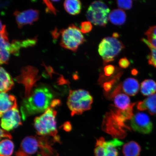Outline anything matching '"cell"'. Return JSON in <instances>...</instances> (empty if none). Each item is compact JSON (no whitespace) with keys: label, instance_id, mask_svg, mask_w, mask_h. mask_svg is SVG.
Returning a JSON list of instances; mask_svg holds the SVG:
<instances>
[{"label":"cell","instance_id":"cell-1","mask_svg":"<svg viewBox=\"0 0 156 156\" xmlns=\"http://www.w3.org/2000/svg\"><path fill=\"white\" fill-rule=\"evenodd\" d=\"M53 95L47 87L41 86L33 90L30 96L23 99L20 111L23 120L29 116L44 112L51 105Z\"/></svg>","mask_w":156,"mask_h":156},{"label":"cell","instance_id":"cell-2","mask_svg":"<svg viewBox=\"0 0 156 156\" xmlns=\"http://www.w3.org/2000/svg\"><path fill=\"white\" fill-rule=\"evenodd\" d=\"M53 107L50 106L41 115L35 119L34 127L38 135L51 136L54 137L55 141L60 142L56 129V116L57 112Z\"/></svg>","mask_w":156,"mask_h":156},{"label":"cell","instance_id":"cell-3","mask_svg":"<svg viewBox=\"0 0 156 156\" xmlns=\"http://www.w3.org/2000/svg\"><path fill=\"white\" fill-rule=\"evenodd\" d=\"M93 102V97L88 91L79 89L70 91L67 104L73 116L90 110Z\"/></svg>","mask_w":156,"mask_h":156},{"label":"cell","instance_id":"cell-4","mask_svg":"<svg viewBox=\"0 0 156 156\" xmlns=\"http://www.w3.org/2000/svg\"><path fill=\"white\" fill-rule=\"evenodd\" d=\"M122 43L116 38L107 37L101 41L98 46V52L104 65L114 61L115 58L124 48Z\"/></svg>","mask_w":156,"mask_h":156},{"label":"cell","instance_id":"cell-5","mask_svg":"<svg viewBox=\"0 0 156 156\" xmlns=\"http://www.w3.org/2000/svg\"><path fill=\"white\" fill-rule=\"evenodd\" d=\"M60 33L61 34L60 46L73 52L76 51L79 46L85 41L80 29L73 24L61 30Z\"/></svg>","mask_w":156,"mask_h":156},{"label":"cell","instance_id":"cell-6","mask_svg":"<svg viewBox=\"0 0 156 156\" xmlns=\"http://www.w3.org/2000/svg\"><path fill=\"white\" fill-rule=\"evenodd\" d=\"M110 9L105 3L100 1L94 2L88 9L87 19L93 24L101 27L106 26L109 19Z\"/></svg>","mask_w":156,"mask_h":156},{"label":"cell","instance_id":"cell-7","mask_svg":"<svg viewBox=\"0 0 156 156\" xmlns=\"http://www.w3.org/2000/svg\"><path fill=\"white\" fill-rule=\"evenodd\" d=\"M20 75L15 78L16 81L22 83L25 87V97L30 96L37 81L40 79V76L38 75V69L31 66H27L22 68Z\"/></svg>","mask_w":156,"mask_h":156},{"label":"cell","instance_id":"cell-8","mask_svg":"<svg viewBox=\"0 0 156 156\" xmlns=\"http://www.w3.org/2000/svg\"><path fill=\"white\" fill-rule=\"evenodd\" d=\"M123 142L117 138L106 141L103 137L97 140L94 149L95 156H118L117 147H120Z\"/></svg>","mask_w":156,"mask_h":156},{"label":"cell","instance_id":"cell-9","mask_svg":"<svg viewBox=\"0 0 156 156\" xmlns=\"http://www.w3.org/2000/svg\"><path fill=\"white\" fill-rule=\"evenodd\" d=\"M130 126L134 131L143 134H148L152 131L153 125L149 116L145 113L138 112L130 120Z\"/></svg>","mask_w":156,"mask_h":156},{"label":"cell","instance_id":"cell-10","mask_svg":"<svg viewBox=\"0 0 156 156\" xmlns=\"http://www.w3.org/2000/svg\"><path fill=\"white\" fill-rule=\"evenodd\" d=\"M1 117L2 128L6 131H10L22 125L17 107L7 111Z\"/></svg>","mask_w":156,"mask_h":156},{"label":"cell","instance_id":"cell-11","mask_svg":"<svg viewBox=\"0 0 156 156\" xmlns=\"http://www.w3.org/2000/svg\"><path fill=\"white\" fill-rule=\"evenodd\" d=\"M16 21L19 28L26 25H32L38 20L39 11L37 9H29L23 11H15L14 13Z\"/></svg>","mask_w":156,"mask_h":156},{"label":"cell","instance_id":"cell-12","mask_svg":"<svg viewBox=\"0 0 156 156\" xmlns=\"http://www.w3.org/2000/svg\"><path fill=\"white\" fill-rule=\"evenodd\" d=\"M39 149L42 156H58L57 152L51 147L54 141H49L47 136H38Z\"/></svg>","mask_w":156,"mask_h":156},{"label":"cell","instance_id":"cell-13","mask_svg":"<svg viewBox=\"0 0 156 156\" xmlns=\"http://www.w3.org/2000/svg\"><path fill=\"white\" fill-rule=\"evenodd\" d=\"M21 151L29 155L34 154L38 151L39 143L38 136H28L21 142Z\"/></svg>","mask_w":156,"mask_h":156},{"label":"cell","instance_id":"cell-14","mask_svg":"<svg viewBox=\"0 0 156 156\" xmlns=\"http://www.w3.org/2000/svg\"><path fill=\"white\" fill-rule=\"evenodd\" d=\"M17 107L16 98L13 95L6 93L0 94V116L7 111L15 107Z\"/></svg>","mask_w":156,"mask_h":156},{"label":"cell","instance_id":"cell-15","mask_svg":"<svg viewBox=\"0 0 156 156\" xmlns=\"http://www.w3.org/2000/svg\"><path fill=\"white\" fill-rule=\"evenodd\" d=\"M136 107L140 111L147 110L151 115H156V94L138 102Z\"/></svg>","mask_w":156,"mask_h":156},{"label":"cell","instance_id":"cell-16","mask_svg":"<svg viewBox=\"0 0 156 156\" xmlns=\"http://www.w3.org/2000/svg\"><path fill=\"white\" fill-rule=\"evenodd\" d=\"M0 81L1 92L6 93L11 90L14 85L11 76L2 67L0 68Z\"/></svg>","mask_w":156,"mask_h":156},{"label":"cell","instance_id":"cell-17","mask_svg":"<svg viewBox=\"0 0 156 156\" xmlns=\"http://www.w3.org/2000/svg\"><path fill=\"white\" fill-rule=\"evenodd\" d=\"M122 88L124 92L127 95L134 96L139 90V83L137 80L134 78H127L123 83Z\"/></svg>","mask_w":156,"mask_h":156},{"label":"cell","instance_id":"cell-18","mask_svg":"<svg viewBox=\"0 0 156 156\" xmlns=\"http://www.w3.org/2000/svg\"><path fill=\"white\" fill-rule=\"evenodd\" d=\"M126 14L122 9H116L111 12L109 16V20L113 24L121 25L126 20Z\"/></svg>","mask_w":156,"mask_h":156},{"label":"cell","instance_id":"cell-19","mask_svg":"<svg viewBox=\"0 0 156 156\" xmlns=\"http://www.w3.org/2000/svg\"><path fill=\"white\" fill-rule=\"evenodd\" d=\"M141 151V147L134 141L128 142L122 148V153L124 156H139Z\"/></svg>","mask_w":156,"mask_h":156},{"label":"cell","instance_id":"cell-20","mask_svg":"<svg viewBox=\"0 0 156 156\" xmlns=\"http://www.w3.org/2000/svg\"><path fill=\"white\" fill-rule=\"evenodd\" d=\"M140 90L144 96H151L156 92V83L153 80H145L141 83Z\"/></svg>","mask_w":156,"mask_h":156},{"label":"cell","instance_id":"cell-21","mask_svg":"<svg viewBox=\"0 0 156 156\" xmlns=\"http://www.w3.org/2000/svg\"><path fill=\"white\" fill-rule=\"evenodd\" d=\"M64 9L71 15H76L80 12L81 3L78 0H67L64 3Z\"/></svg>","mask_w":156,"mask_h":156},{"label":"cell","instance_id":"cell-22","mask_svg":"<svg viewBox=\"0 0 156 156\" xmlns=\"http://www.w3.org/2000/svg\"><path fill=\"white\" fill-rule=\"evenodd\" d=\"M114 103L116 107L122 110H126L132 104L129 97L123 93L119 94L115 96Z\"/></svg>","mask_w":156,"mask_h":156},{"label":"cell","instance_id":"cell-23","mask_svg":"<svg viewBox=\"0 0 156 156\" xmlns=\"http://www.w3.org/2000/svg\"><path fill=\"white\" fill-rule=\"evenodd\" d=\"M14 148V144L11 140H3L0 143V155L1 156H11L12 154Z\"/></svg>","mask_w":156,"mask_h":156},{"label":"cell","instance_id":"cell-24","mask_svg":"<svg viewBox=\"0 0 156 156\" xmlns=\"http://www.w3.org/2000/svg\"><path fill=\"white\" fill-rule=\"evenodd\" d=\"M119 69L118 67L112 65H107L103 68L104 75H101L99 78V81L101 82H102L104 80L109 79L110 78L113 77V75L117 71H119Z\"/></svg>","mask_w":156,"mask_h":156},{"label":"cell","instance_id":"cell-25","mask_svg":"<svg viewBox=\"0 0 156 156\" xmlns=\"http://www.w3.org/2000/svg\"><path fill=\"white\" fill-rule=\"evenodd\" d=\"M142 41L147 45L151 50V53L148 56V63L156 68V48L152 46L146 39L142 38Z\"/></svg>","mask_w":156,"mask_h":156},{"label":"cell","instance_id":"cell-26","mask_svg":"<svg viewBox=\"0 0 156 156\" xmlns=\"http://www.w3.org/2000/svg\"><path fill=\"white\" fill-rule=\"evenodd\" d=\"M147 41L151 45L156 48V25L151 27L145 33Z\"/></svg>","mask_w":156,"mask_h":156},{"label":"cell","instance_id":"cell-27","mask_svg":"<svg viewBox=\"0 0 156 156\" xmlns=\"http://www.w3.org/2000/svg\"><path fill=\"white\" fill-rule=\"evenodd\" d=\"M0 63L1 64L8 63L10 51L8 48L0 47Z\"/></svg>","mask_w":156,"mask_h":156},{"label":"cell","instance_id":"cell-28","mask_svg":"<svg viewBox=\"0 0 156 156\" xmlns=\"http://www.w3.org/2000/svg\"><path fill=\"white\" fill-rule=\"evenodd\" d=\"M132 1H118L117 4L118 7L120 9L124 10L130 9L132 7Z\"/></svg>","mask_w":156,"mask_h":156},{"label":"cell","instance_id":"cell-29","mask_svg":"<svg viewBox=\"0 0 156 156\" xmlns=\"http://www.w3.org/2000/svg\"><path fill=\"white\" fill-rule=\"evenodd\" d=\"M93 29V25L89 21L81 23L80 30L83 34H87L90 32Z\"/></svg>","mask_w":156,"mask_h":156},{"label":"cell","instance_id":"cell-30","mask_svg":"<svg viewBox=\"0 0 156 156\" xmlns=\"http://www.w3.org/2000/svg\"><path fill=\"white\" fill-rule=\"evenodd\" d=\"M44 3L46 6V11L52 13L54 15H56L57 11L54 6L51 2L49 1H44Z\"/></svg>","mask_w":156,"mask_h":156},{"label":"cell","instance_id":"cell-31","mask_svg":"<svg viewBox=\"0 0 156 156\" xmlns=\"http://www.w3.org/2000/svg\"><path fill=\"white\" fill-rule=\"evenodd\" d=\"M119 65L120 67L124 69L129 67L130 65V62L126 58H121L119 60Z\"/></svg>","mask_w":156,"mask_h":156},{"label":"cell","instance_id":"cell-32","mask_svg":"<svg viewBox=\"0 0 156 156\" xmlns=\"http://www.w3.org/2000/svg\"><path fill=\"white\" fill-rule=\"evenodd\" d=\"M3 137H7L9 138V139H12V136L9 133L3 129H1V138Z\"/></svg>","mask_w":156,"mask_h":156},{"label":"cell","instance_id":"cell-33","mask_svg":"<svg viewBox=\"0 0 156 156\" xmlns=\"http://www.w3.org/2000/svg\"><path fill=\"white\" fill-rule=\"evenodd\" d=\"M15 156H29V155L28 154L25 153L21 150H19L16 153Z\"/></svg>","mask_w":156,"mask_h":156},{"label":"cell","instance_id":"cell-34","mask_svg":"<svg viewBox=\"0 0 156 156\" xmlns=\"http://www.w3.org/2000/svg\"><path fill=\"white\" fill-rule=\"evenodd\" d=\"M65 128H66V130H67V131H70L72 129L71 126L69 122L67 123V126H65Z\"/></svg>","mask_w":156,"mask_h":156},{"label":"cell","instance_id":"cell-35","mask_svg":"<svg viewBox=\"0 0 156 156\" xmlns=\"http://www.w3.org/2000/svg\"><path fill=\"white\" fill-rule=\"evenodd\" d=\"M9 1L8 2H5L3 3H2L1 4V7H5L7 6L8 5H9Z\"/></svg>","mask_w":156,"mask_h":156},{"label":"cell","instance_id":"cell-36","mask_svg":"<svg viewBox=\"0 0 156 156\" xmlns=\"http://www.w3.org/2000/svg\"><path fill=\"white\" fill-rule=\"evenodd\" d=\"M138 72L137 70L135 69H133L131 71V73L132 75L136 76L138 74Z\"/></svg>","mask_w":156,"mask_h":156},{"label":"cell","instance_id":"cell-37","mask_svg":"<svg viewBox=\"0 0 156 156\" xmlns=\"http://www.w3.org/2000/svg\"><path fill=\"white\" fill-rule=\"evenodd\" d=\"M113 37L114 38H117L119 37V35L117 33H114L113 34Z\"/></svg>","mask_w":156,"mask_h":156}]
</instances>
